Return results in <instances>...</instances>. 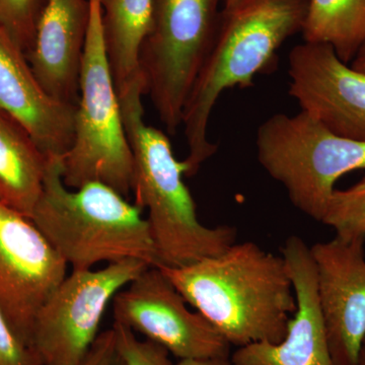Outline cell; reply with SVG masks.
<instances>
[{
	"instance_id": "obj_18",
	"label": "cell",
	"mask_w": 365,
	"mask_h": 365,
	"mask_svg": "<svg viewBox=\"0 0 365 365\" xmlns=\"http://www.w3.org/2000/svg\"><path fill=\"white\" fill-rule=\"evenodd\" d=\"M302 33L306 42L332 46L349 64L365 43V0H309Z\"/></svg>"
},
{
	"instance_id": "obj_4",
	"label": "cell",
	"mask_w": 365,
	"mask_h": 365,
	"mask_svg": "<svg viewBox=\"0 0 365 365\" xmlns=\"http://www.w3.org/2000/svg\"><path fill=\"white\" fill-rule=\"evenodd\" d=\"M30 218L72 270L128 259L158 265L143 209L104 182L71 191L62 179V158H48L42 193Z\"/></svg>"
},
{
	"instance_id": "obj_17",
	"label": "cell",
	"mask_w": 365,
	"mask_h": 365,
	"mask_svg": "<svg viewBox=\"0 0 365 365\" xmlns=\"http://www.w3.org/2000/svg\"><path fill=\"white\" fill-rule=\"evenodd\" d=\"M153 0H101L103 34L118 96L143 79L141 46L151 23Z\"/></svg>"
},
{
	"instance_id": "obj_20",
	"label": "cell",
	"mask_w": 365,
	"mask_h": 365,
	"mask_svg": "<svg viewBox=\"0 0 365 365\" xmlns=\"http://www.w3.org/2000/svg\"><path fill=\"white\" fill-rule=\"evenodd\" d=\"M46 0H0V26L25 53L33 44Z\"/></svg>"
},
{
	"instance_id": "obj_23",
	"label": "cell",
	"mask_w": 365,
	"mask_h": 365,
	"mask_svg": "<svg viewBox=\"0 0 365 365\" xmlns=\"http://www.w3.org/2000/svg\"><path fill=\"white\" fill-rule=\"evenodd\" d=\"M79 365H126L118 349L114 329L98 334L90 351Z\"/></svg>"
},
{
	"instance_id": "obj_1",
	"label": "cell",
	"mask_w": 365,
	"mask_h": 365,
	"mask_svg": "<svg viewBox=\"0 0 365 365\" xmlns=\"http://www.w3.org/2000/svg\"><path fill=\"white\" fill-rule=\"evenodd\" d=\"M158 267L230 345L277 344L287 336L297 299L282 256L254 242H235L217 256Z\"/></svg>"
},
{
	"instance_id": "obj_9",
	"label": "cell",
	"mask_w": 365,
	"mask_h": 365,
	"mask_svg": "<svg viewBox=\"0 0 365 365\" xmlns=\"http://www.w3.org/2000/svg\"><path fill=\"white\" fill-rule=\"evenodd\" d=\"M115 323L182 359H230V345L186 299L158 266H150L113 299Z\"/></svg>"
},
{
	"instance_id": "obj_7",
	"label": "cell",
	"mask_w": 365,
	"mask_h": 365,
	"mask_svg": "<svg viewBox=\"0 0 365 365\" xmlns=\"http://www.w3.org/2000/svg\"><path fill=\"white\" fill-rule=\"evenodd\" d=\"M223 0H153L139 68L145 93L168 133L182 115L220 26Z\"/></svg>"
},
{
	"instance_id": "obj_26",
	"label": "cell",
	"mask_w": 365,
	"mask_h": 365,
	"mask_svg": "<svg viewBox=\"0 0 365 365\" xmlns=\"http://www.w3.org/2000/svg\"><path fill=\"white\" fill-rule=\"evenodd\" d=\"M359 365H365V338L360 349Z\"/></svg>"
},
{
	"instance_id": "obj_2",
	"label": "cell",
	"mask_w": 365,
	"mask_h": 365,
	"mask_svg": "<svg viewBox=\"0 0 365 365\" xmlns=\"http://www.w3.org/2000/svg\"><path fill=\"white\" fill-rule=\"evenodd\" d=\"M309 0H240L222 9L212 48L190 93L182 126L189 155L185 177H193L217 145L208 140L209 119L223 91L254 86L273 66L283 43L302 32Z\"/></svg>"
},
{
	"instance_id": "obj_6",
	"label": "cell",
	"mask_w": 365,
	"mask_h": 365,
	"mask_svg": "<svg viewBox=\"0 0 365 365\" xmlns=\"http://www.w3.org/2000/svg\"><path fill=\"white\" fill-rule=\"evenodd\" d=\"M257 158L287 190L295 208L322 222L341 177L365 169V143L336 135L300 111L278 113L260 125Z\"/></svg>"
},
{
	"instance_id": "obj_15",
	"label": "cell",
	"mask_w": 365,
	"mask_h": 365,
	"mask_svg": "<svg viewBox=\"0 0 365 365\" xmlns=\"http://www.w3.org/2000/svg\"><path fill=\"white\" fill-rule=\"evenodd\" d=\"M90 0H46L26 53L38 81L59 102L78 106Z\"/></svg>"
},
{
	"instance_id": "obj_27",
	"label": "cell",
	"mask_w": 365,
	"mask_h": 365,
	"mask_svg": "<svg viewBox=\"0 0 365 365\" xmlns=\"http://www.w3.org/2000/svg\"><path fill=\"white\" fill-rule=\"evenodd\" d=\"M240 0H223V9H230L232 7H234L235 4L239 2Z\"/></svg>"
},
{
	"instance_id": "obj_8",
	"label": "cell",
	"mask_w": 365,
	"mask_h": 365,
	"mask_svg": "<svg viewBox=\"0 0 365 365\" xmlns=\"http://www.w3.org/2000/svg\"><path fill=\"white\" fill-rule=\"evenodd\" d=\"M128 259L101 270H73L40 309L33 331V349L42 365H79L98 336V327L115 295L145 269Z\"/></svg>"
},
{
	"instance_id": "obj_10",
	"label": "cell",
	"mask_w": 365,
	"mask_h": 365,
	"mask_svg": "<svg viewBox=\"0 0 365 365\" xmlns=\"http://www.w3.org/2000/svg\"><path fill=\"white\" fill-rule=\"evenodd\" d=\"M67 267L31 218L0 202V311L29 347L36 318Z\"/></svg>"
},
{
	"instance_id": "obj_5",
	"label": "cell",
	"mask_w": 365,
	"mask_h": 365,
	"mask_svg": "<svg viewBox=\"0 0 365 365\" xmlns=\"http://www.w3.org/2000/svg\"><path fill=\"white\" fill-rule=\"evenodd\" d=\"M90 2L74 137L62 158V179L72 189L104 182L126 197L133 184V158L106 51L101 0Z\"/></svg>"
},
{
	"instance_id": "obj_3",
	"label": "cell",
	"mask_w": 365,
	"mask_h": 365,
	"mask_svg": "<svg viewBox=\"0 0 365 365\" xmlns=\"http://www.w3.org/2000/svg\"><path fill=\"white\" fill-rule=\"evenodd\" d=\"M143 95L140 79L120 93L119 100L133 158L134 204L148 211L158 265L182 267L217 256L235 244L237 230L199 222L195 201L182 181L184 163L175 158L169 137L144 121Z\"/></svg>"
},
{
	"instance_id": "obj_16",
	"label": "cell",
	"mask_w": 365,
	"mask_h": 365,
	"mask_svg": "<svg viewBox=\"0 0 365 365\" xmlns=\"http://www.w3.org/2000/svg\"><path fill=\"white\" fill-rule=\"evenodd\" d=\"M47 163L28 131L0 111V202L30 218L42 193Z\"/></svg>"
},
{
	"instance_id": "obj_25",
	"label": "cell",
	"mask_w": 365,
	"mask_h": 365,
	"mask_svg": "<svg viewBox=\"0 0 365 365\" xmlns=\"http://www.w3.org/2000/svg\"><path fill=\"white\" fill-rule=\"evenodd\" d=\"M355 71L362 72L365 74V43L357 52L356 56L351 61V66Z\"/></svg>"
},
{
	"instance_id": "obj_14",
	"label": "cell",
	"mask_w": 365,
	"mask_h": 365,
	"mask_svg": "<svg viewBox=\"0 0 365 365\" xmlns=\"http://www.w3.org/2000/svg\"><path fill=\"white\" fill-rule=\"evenodd\" d=\"M0 111L28 131L48 158H63L74 137L76 106L51 97L26 53L0 26Z\"/></svg>"
},
{
	"instance_id": "obj_13",
	"label": "cell",
	"mask_w": 365,
	"mask_h": 365,
	"mask_svg": "<svg viewBox=\"0 0 365 365\" xmlns=\"http://www.w3.org/2000/svg\"><path fill=\"white\" fill-rule=\"evenodd\" d=\"M294 284L297 311L284 339L277 344L260 342L240 347L232 365H334L319 307L316 267L311 247L297 235L282 249Z\"/></svg>"
},
{
	"instance_id": "obj_19",
	"label": "cell",
	"mask_w": 365,
	"mask_h": 365,
	"mask_svg": "<svg viewBox=\"0 0 365 365\" xmlns=\"http://www.w3.org/2000/svg\"><path fill=\"white\" fill-rule=\"evenodd\" d=\"M322 223L340 239H365V178L349 189L334 191Z\"/></svg>"
},
{
	"instance_id": "obj_21",
	"label": "cell",
	"mask_w": 365,
	"mask_h": 365,
	"mask_svg": "<svg viewBox=\"0 0 365 365\" xmlns=\"http://www.w3.org/2000/svg\"><path fill=\"white\" fill-rule=\"evenodd\" d=\"M118 349L126 365H174L170 352L150 340H139L130 328L114 323Z\"/></svg>"
},
{
	"instance_id": "obj_24",
	"label": "cell",
	"mask_w": 365,
	"mask_h": 365,
	"mask_svg": "<svg viewBox=\"0 0 365 365\" xmlns=\"http://www.w3.org/2000/svg\"><path fill=\"white\" fill-rule=\"evenodd\" d=\"M176 365H232L230 359H182Z\"/></svg>"
},
{
	"instance_id": "obj_11",
	"label": "cell",
	"mask_w": 365,
	"mask_h": 365,
	"mask_svg": "<svg viewBox=\"0 0 365 365\" xmlns=\"http://www.w3.org/2000/svg\"><path fill=\"white\" fill-rule=\"evenodd\" d=\"M289 95L336 135L365 143V74L326 43L306 42L288 56Z\"/></svg>"
},
{
	"instance_id": "obj_22",
	"label": "cell",
	"mask_w": 365,
	"mask_h": 365,
	"mask_svg": "<svg viewBox=\"0 0 365 365\" xmlns=\"http://www.w3.org/2000/svg\"><path fill=\"white\" fill-rule=\"evenodd\" d=\"M0 365H42L39 355L21 342L0 311Z\"/></svg>"
},
{
	"instance_id": "obj_12",
	"label": "cell",
	"mask_w": 365,
	"mask_h": 365,
	"mask_svg": "<svg viewBox=\"0 0 365 365\" xmlns=\"http://www.w3.org/2000/svg\"><path fill=\"white\" fill-rule=\"evenodd\" d=\"M364 242L335 237L311 247L334 365H359L365 338Z\"/></svg>"
}]
</instances>
